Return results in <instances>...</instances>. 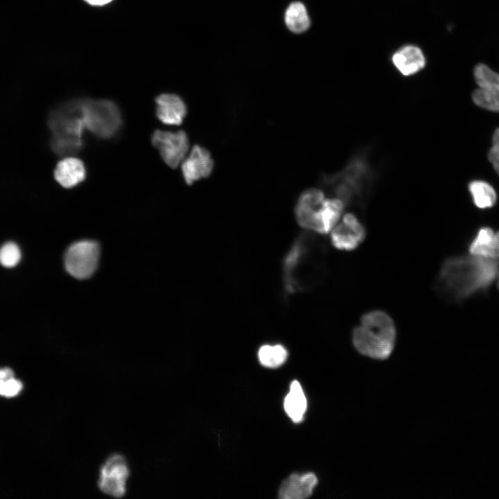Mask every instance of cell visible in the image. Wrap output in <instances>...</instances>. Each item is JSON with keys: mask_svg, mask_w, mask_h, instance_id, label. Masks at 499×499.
Returning a JSON list of instances; mask_svg holds the SVG:
<instances>
[{"mask_svg": "<svg viewBox=\"0 0 499 499\" xmlns=\"http://www.w3.org/2000/svg\"><path fill=\"white\" fill-rule=\"evenodd\" d=\"M498 261L474 255L448 258L440 268L435 288L445 298L460 301L492 283L498 274Z\"/></svg>", "mask_w": 499, "mask_h": 499, "instance_id": "obj_1", "label": "cell"}, {"mask_svg": "<svg viewBox=\"0 0 499 499\" xmlns=\"http://www.w3.org/2000/svg\"><path fill=\"white\" fill-rule=\"evenodd\" d=\"M375 174L367 152L356 153L339 171L322 174L320 185L345 206L364 207L369 199Z\"/></svg>", "mask_w": 499, "mask_h": 499, "instance_id": "obj_2", "label": "cell"}, {"mask_svg": "<svg viewBox=\"0 0 499 499\" xmlns=\"http://www.w3.org/2000/svg\"><path fill=\"white\" fill-rule=\"evenodd\" d=\"M324 245L315 236L304 234L285 260V278L290 290H305L322 281L325 274Z\"/></svg>", "mask_w": 499, "mask_h": 499, "instance_id": "obj_3", "label": "cell"}, {"mask_svg": "<svg viewBox=\"0 0 499 499\" xmlns=\"http://www.w3.org/2000/svg\"><path fill=\"white\" fill-rule=\"evenodd\" d=\"M396 327L391 317L382 310H371L363 315L352 333V342L361 354L385 359L392 353Z\"/></svg>", "mask_w": 499, "mask_h": 499, "instance_id": "obj_4", "label": "cell"}, {"mask_svg": "<svg viewBox=\"0 0 499 499\" xmlns=\"http://www.w3.org/2000/svg\"><path fill=\"white\" fill-rule=\"evenodd\" d=\"M48 123L53 133L51 146L55 153L69 156L83 148L85 127L80 98L69 100L55 109L49 116Z\"/></svg>", "mask_w": 499, "mask_h": 499, "instance_id": "obj_5", "label": "cell"}, {"mask_svg": "<svg viewBox=\"0 0 499 499\" xmlns=\"http://www.w3.org/2000/svg\"><path fill=\"white\" fill-rule=\"evenodd\" d=\"M85 129L95 137L109 139L120 131L123 119L118 105L110 100L80 98Z\"/></svg>", "mask_w": 499, "mask_h": 499, "instance_id": "obj_6", "label": "cell"}, {"mask_svg": "<svg viewBox=\"0 0 499 499\" xmlns=\"http://www.w3.org/2000/svg\"><path fill=\"white\" fill-rule=\"evenodd\" d=\"M100 246L93 240L82 239L71 243L64 254V265L72 277L85 280L90 278L98 268Z\"/></svg>", "mask_w": 499, "mask_h": 499, "instance_id": "obj_7", "label": "cell"}, {"mask_svg": "<svg viewBox=\"0 0 499 499\" xmlns=\"http://www.w3.org/2000/svg\"><path fill=\"white\" fill-rule=\"evenodd\" d=\"M130 469L125 457L120 453L109 455L101 464L97 485L103 493L121 498L127 493Z\"/></svg>", "mask_w": 499, "mask_h": 499, "instance_id": "obj_8", "label": "cell"}, {"mask_svg": "<svg viewBox=\"0 0 499 499\" xmlns=\"http://www.w3.org/2000/svg\"><path fill=\"white\" fill-rule=\"evenodd\" d=\"M151 143L159 150L164 161L172 168L178 167L189 149V139L184 130H155L151 136Z\"/></svg>", "mask_w": 499, "mask_h": 499, "instance_id": "obj_9", "label": "cell"}, {"mask_svg": "<svg viewBox=\"0 0 499 499\" xmlns=\"http://www.w3.org/2000/svg\"><path fill=\"white\" fill-rule=\"evenodd\" d=\"M365 236V227L358 218L352 213H347L333 228L331 242L338 250L350 251L355 250Z\"/></svg>", "mask_w": 499, "mask_h": 499, "instance_id": "obj_10", "label": "cell"}, {"mask_svg": "<svg viewBox=\"0 0 499 499\" xmlns=\"http://www.w3.org/2000/svg\"><path fill=\"white\" fill-rule=\"evenodd\" d=\"M325 199V193L321 189L310 188L301 193L294 211L295 219L300 227L313 232Z\"/></svg>", "mask_w": 499, "mask_h": 499, "instance_id": "obj_11", "label": "cell"}, {"mask_svg": "<svg viewBox=\"0 0 499 499\" xmlns=\"http://www.w3.org/2000/svg\"><path fill=\"white\" fill-rule=\"evenodd\" d=\"M213 168L214 161L210 152L198 144L193 146L181 166L182 176L187 185L209 177Z\"/></svg>", "mask_w": 499, "mask_h": 499, "instance_id": "obj_12", "label": "cell"}, {"mask_svg": "<svg viewBox=\"0 0 499 499\" xmlns=\"http://www.w3.org/2000/svg\"><path fill=\"white\" fill-rule=\"evenodd\" d=\"M155 114L157 119L168 125H180L187 114V107L183 99L174 94H162L155 98Z\"/></svg>", "mask_w": 499, "mask_h": 499, "instance_id": "obj_13", "label": "cell"}, {"mask_svg": "<svg viewBox=\"0 0 499 499\" xmlns=\"http://www.w3.org/2000/svg\"><path fill=\"white\" fill-rule=\"evenodd\" d=\"M317 483L315 474H292L285 479L279 490L281 499H304L309 497Z\"/></svg>", "mask_w": 499, "mask_h": 499, "instance_id": "obj_14", "label": "cell"}, {"mask_svg": "<svg viewBox=\"0 0 499 499\" xmlns=\"http://www.w3.org/2000/svg\"><path fill=\"white\" fill-rule=\"evenodd\" d=\"M87 170L82 161L73 157H64L56 165L54 177L65 189H71L86 178Z\"/></svg>", "mask_w": 499, "mask_h": 499, "instance_id": "obj_15", "label": "cell"}, {"mask_svg": "<svg viewBox=\"0 0 499 499\" xmlns=\"http://www.w3.org/2000/svg\"><path fill=\"white\" fill-rule=\"evenodd\" d=\"M395 67L403 76H412L421 71L426 64L425 57L421 50L412 45L403 47L392 57Z\"/></svg>", "mask_w": 499, "mask_h": 499, "instance_id": "obj_16", "label": "cell"}, {"mask_svg": "<svg viewBox=\"0 0 499 499\" xmlns=\"http://www.w3.org/2000/svg\"><path fill=\"white\" fill-rule=\"evenodd\" d=\"M472 255L486 259H499V231L494 232L489 227L481 228L469 246Z\"/></svg>", "mask_w": 499, "mask_h": 499, "instance_id": "obj_17", "label": "cell"}, {"mask_svg": "<svg viewBox=\"0 0 499 499\" xmlns=\"http://www.w3.org/2000/svg\"><path fill=\"white\" fill-rule=\"evenodd\" d=\"M345 205L339 198H326L317 218L314 233L328 234L337 225Z\"/></svg>", "mask_w": 499, "mask_h": 499, "instance_id": "obj_18", "label": "cell"}, {"mask_svg": "<svg viewBox=\"0 0 499 499\" xmlns=\"http://www.w3.org/2000/svg\"><path fill=\"white\" fill-rule=\"evenodd\" d=\"M283 407L288 416L295 423L301 422L307 408V401L300 383L294 380L284 399Z\"/></svg>", "mask_w": 499, "mask_h": 499, "instance_id": "obj_19", "label": "cell"}, {"mask_svg": "<svg viewBox=\"0 0 499 499\" xmlns=\"http://www.w3.org/2000/svg\"><path fill=\"white\" fill-rule=\"evenodd\" d=\"M287 27L293 33H301L310 26V21L305 6L299 2H293L288 7L285 13Z\"/></svg>", "mask_w": 499, "mask_h": 499, "instance_id": "obj_20", "label": "cell"}, {"mask_svg": "<svg viewBox=\"0 0 499 499\" xmlns=\"http://www.w3.org/2000/svg\"><path fill=\"white\" fill-rule=\"evenodd\" d=\"M469 189L475 206L478 208L486 209L494 205L496 193L489 184L480 180L473 181L469 184Z\"/></svg>", "mask_w": 499, "mask_h": 499, "instance_id": "obj_21", "label": "cell"}, {"mask_svg": "<svg viewBox=\"0 0 499 499\" xmlns=\"http://www.w3.org/2000/svg\"><path fill=\"white\" fill-rule=\"evenodd\" d=\"M288 351L281 344H265L260 347L258 358L262 365L275 368L281 366L287 359Z\"/></svg>", "mask_w": 499, "mask_h": 499, "instance_id": "obj_22", "label": "cell"}, {"mask_svg": "<svg viewBox=\"0 0 499 499\" xmlns=\"http://www.w3.org/2000/svg\"><path fill=\"white\" fill-rule=\"evenodd\" d=\"M22 383L16 379L13 371L5 367L0 369V395L5 397L17 396L22 389Z\"/></svg>", "mask_w": 499, "mask_h": 499, "instance_id": "obj_23", "label": "cell"}, {"mask_svg": "<svg viewBox=\"0 0 499 499\" xmlns=\"http://www.w3.org/2000/svg\"><path fill=\"white\" fill-rule=\"evenodd\" d=\"M474 77L480 88L499 91V73L487 65L478 64L474 69Z\"/></svg>", "mask_w": 499, "mask_h": 499, "instance_id": "obj_24", "label": "cell"}, {"mask_svg": "<svg viewBox=\"0 0 499 499\" xmlns=\"http://www.w3.org/2000/svg\"><path fill=\"white\" fill-rule=\"evenodd\" d=\"M472 99L480 107L499 112V91L479 87L473 92Z\"/></svg>", "mask_w": 499, "mask_h": 499, "instance_id": "obj_25", "label": "cell"}, {"mask_svg": "<svg viewBox=\"0 0 499 499\" xmlns=\"http://www.w3.org/2000/svg\"><path fill=\"white\" fill-rule=\"evenodd\" d=\"M21 259L19 247L14 242H7L0 247V264L8 268L16 266Z\"/></svg>", "mask_w": 499, "mask_h": 499, "instance_id": "obj_26", "label": "cell"}, {"mask_svg": "<svg viewBox=\"0 0 499 499\" xmlns=\"http://www.w3.org/2000/svg\"><path fill=\"white\" fill-rule=\"evenodd\" d=\"M488 158L494 170L499 175V150L492 146L489 152Z\"/></svg>", "mask_w": 499, "mask_h": 499, "instance_id": "obj_27", "label": "cell"}, {"mask_svg": "<svg viewBox=\"0 0 499 499\" xmlns=\"http://www.w3.org/2000/svg\"><path fill=\"white\" fill-rule=\"evenodd\" d=\"M92 6H103L110 3L112 0H85Z\"/></svg>", "mask_w": 499, "mask_h": 499, "instance_id": "obj_28", "label": "cell"}, {"mask_svg": "<svg viewBox=\"0 0 499 499\" xmlns=\"http://www.w3.org/2000/svg\"><path fill=\"white\" fill-rule=\"evenodd\" d=\"M493 147L499 150V128L496 129L493 135Z\"/></svg>", "mask_w": 499, "mask_h": 499, "instance_id": "obj_29", "label": "cell"}, {"mask_svg": "<svg viewBox=\"0 0 499 499\" xmlns=\"http://www.w3.org/2000/svg\"><path fill=\"white\" fill-rule=\"evenodd\" d=\"M498 288H499V273H498Z\"/></svg>", "mask_w": 499, "mask_h": 499, "instance_id": "obj_30", "label": "cell"}]
</instances>
